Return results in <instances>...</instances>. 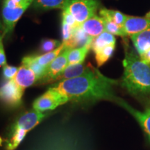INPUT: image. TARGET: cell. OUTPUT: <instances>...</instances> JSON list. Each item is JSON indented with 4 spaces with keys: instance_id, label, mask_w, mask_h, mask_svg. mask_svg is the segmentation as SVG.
<instances>
[{
    "instance_id": "6",
    "label": "cell",
    "mask_w": 150,
    "mask_h": 150,
    "mask_svg": "<svg viewBox=\"0 0 150 150\" xmlns=\"http://www.w3.org/2000/svg\"><path fill=\"white\" fill-rule=\"evenodd\" d=\"M70 49H65L47 67L45 74L36 83L44 84L56 81L63 70L67 66V56Z\"/></svg>"
},
{
    "instance_id": "1",
    "label": "cell",
    "mask_w": 150,
    "mask_h": 150,
    "mask_svg": "<svg viewBox=\"0 0 150 150\" xmlns=\"http://www.w3.org/2000/svg\"><path fill=\"white\" fill-rule=\"evenodd\" d=\"M117 83V80L106 77L92 66L82 76L61 81L51 88L67 97L69 102L89 104L108 100L116 102L118 97L114 93L113 87Z\"/></svg>"
},
{
    "instance_id": "33",
    "label": "cell",
    "mask_w": 150,
    "mask_h": 150,
    "mask_svg": "<svg viewBox=\"0 0 150 150\" xmlns=\"http://www.w3.org/2000/svg\"><path fill=\"white\" fill-rule=\"evenodd\" d=\"M6 141V140L3 139V138L0 136V146H2L4 142H5Z\"/></svg>"
},
{
    "instance_id": "36",
    "label": "cell",
    "mask_w": 150,
    "mask_h": 150,
    "mask_svg": "<svg viewBox=\"0 0 150 150\" xmlns=\"http://www.w3.org/2000/svg\"><path fill=\"white\" fill-rule=\"evenodd\" d=\"M1 23H0V29H1ZM1 35H0V37H1Z\"/></svg>"
},
{
    "instance_id": "13",
    "label": "cell",
    "mask_w": 150,
    "mask_h": 150,
    "mask_svg": "<svg viewBox=\"0 0 150 150\" xmlns=\"http://www.w3.org/2000/svg\"><path fill=\"white\" fill-rule=\"evenodd\" d=\"M81 27L83 31L93 38H95L105 31L104 20L101 16L92 17L83 24Z\"/></svg>"
},
{
    "instance_id": "30",
    "label": "cell",
    "mask_w": 150,
    "mask_h": 150,
    "mask_svg": "<svg viewBox=\"0 0 150 150\" xmlns=\"http://www.w3.org/2000/svg\"><path fill=\"white\" fill-rule=\"evenodd\" d=\"M139 56L140 59L144 62H145L146 63H148V64H150V49Z\"/></svg>"
},
{
    "instance_id": "4",
    "label": "cell",
    "mask_w": 150,
    "mask_h": 150,
    "mask_svg": "<svg viewBox=\"0 0 150 150\" xmlns=\"http://www.w3.org/2000/svg\"><path fill=\"white\" fill-rule=\"evenodd\" d=\"M24 91L13 79L6 80L0 86V102L10 108L20 107L22 103Z\"/></svg>"
},
{
    "instance_id": "3",
    "label": "cell",
    "mask_w": 150,
    "mask_h": 150,
    "mask_svg": "<svg viewBox=\"0 0 150 150\" xmlns=\"http://www.w3.org/2000/svg\"><path fill=\"white\" fill-rule=\"evenodd\" d=\"M100 3L98 0H71L66 9L81 25L92 17L96 16Z\"/></svg>"
},
{
    "instance_id": "18",
    "label": "cell",
    "mask_w": 150,
    "mask_h": 150,
    "mask_svg": "<svg viewBox=\"0 0 150 150\" xmlns=\"http://www.w3.org/2000/svg\"><path fill=\"white\" fill-rule=\"evenodd\" d=\"M115 44L116 38L115 35L106 31H104L93 39L91 43V50L93 52H95L110 45Z\"/></svg>"
},
{
    "instance_id": "9",
    "label": "cell",
    "mask_w": 150,
    "mask_h": 150,
    "mask_svg": "<svg viewBox=\"0 0 150 150\" xmlns=\"http://www.w3.org/2000/svg\"><path fill=\"white\" fill-rule=\"evenodd\" d=\"M115 103L125 108L129 113L134 116L135 119L139 123L142 129H143V131H145L150 141V108L146 110L145 112H141L132 108L130 105L119 97Z\"/></svg>"
},
{
    "instance_id": "15",
    "label": "cell",
    "mask_w": 150,
    "mask_h": 150,
    "mask_svg": "<svg viewBox=\"0 0 150 150\" xmlns=\"http://www.w3.org/2000/svg\"><path fill=\"white\" fill-rule=\"evenodd\" d=\"M71 0H32L31 6L35 10L49 11L61 9L63 11L68 6Z\"/></svg>"
},
{
    "instance_id": "32",
    "label": "cell",
    "mask_w": 150,
    "mask_h": 150,
    "mask_svg": "<svg viewBox=\"0 0 150 150\" xmlns=\"http://www.w3.org/2000/svg\"><path fill=\"white\" fill-rule=\"evenodd\" d=\"M13 1L19 6H26V5H28V4L31 5V3L26 2L24 0H13Z\"/></svg>"
},
{
    "instance_id": "10",
    "label": "cell",
    "mask_w": 150,
    "mask_h": 150,
    "mask_svg": "<svg viewBox=\"0 0 150 150\" xmlns=\"http://www.w3.org/2000/svg\"><path fill=\"white\" fill-rule=\"evenodd\" d=\"M150 28V18L147 17H135L127 16L123 25V29L127 35H131L139 33Z\"/></svg>"
},
{
    "instance_id": "11",
    "label": "cell",
    "mask_w": 150,
    "mask_h": 150,
    "mask_svg": "<svg viewBox=\"0 0 150 150\" xmlns=\"http://www.w3.org/2000/svg\"><path fill=\"white\" fill-rule=\"evenodd\" d=\"M93 39L83 31L81 25H78L74 28L73 34L70 40L62 43L64 44L65 48L71 50V49L81 47L88 45H91Z\"/></svg>"
},
{
    "instance_id": "12",
    "label": "cell",
    "mask_w": 150,
    "mask_h": 150,
    "mask_svg": "<svg viewBox=\"0 0 150 150\" xmlns=\"http://www.w3.org/2000/svg\"><path fill=\"white\" fill-rule=\"evenodd\" d=\"M13 80L17 85L20 86L21 88L25 90L27 88L36 83L37 77L32 70L26 65H22L20 67H18V72L15 76Z\"/></svg>"
},
{
    "instance_id": "27",
    "label": "cell",
    "mask_w": 150,
    "mask_h": 150,
    "mask_svg": "<svg viewBox=\"0 0 150 150\" xmlns=\"http://www.w3.org/2000/svg\"><path fill=\"white\" fill-rule=\"evenodd\" d=\"M61 29H62V39H63V42H67L72 37L73 34V31H74V28L71 27L70 25L65 23V22L62 21L61 24Z\"/></svg>"
},
{
    "instance_id": "22",
    "label": "cell",
    "mask_w": 150,
    "mask_h": 150,
    "mask_svg": "<svg viewBox=\"0 0 150 150\" xmlns=\"http://www.w3.org/2000/svg\"><path fill=\"white\" fill-rule=\"evenodd\" d=\"M115 50V45H110L101 49L98 51L94 52L97 66L101 67L102 65L105 64L112 56Z\"/></svg>"
},
{
    "instance_id": "23",
    "label": "cell",
    "mask_w": 150,
    "mask_h": 150,
    "mask_svg": "<svg viewBox=\"0 0 150 150\" xmlns=\"http://www.w3.org/2000/svg\"><path fill=\"white\" fill-rule=\"evenodd\" d=\"M22 64L26 65L33 71V72L36 75L37 82L39 81L45 74L47 67L42 66V65L38 64L33 59L32 56H28L24 57L22 59Z\"/></svg>"
},
{
    "instance_id": "19",
    "label": "cell",
    "mask_w": 150,
    "mask_h": 150,
    "mask_svg": "<svg viewBox=\"0 0 150 150\" xmlns=\"http://www.w3.org/2000/svg\"><path fill=\"white\" fill-rule=\"evenodd\" d=\"M66 48H65L64 44L61 43V45L59 47H57L53 51L43 54L40 56H32L33 59L38 64L44 67H47V65L50 64Z\"/></svg>"
},
{
    "instance_id": "5",
    "label": "cell",
    "mask_w": 150,
    "mask_h": 150,
    "mask_svg": "<svg viewBox=\"0 0 150 150\" xmlns=\"http://www.w3.org/2000/svg\"><path fill=\"white\" fill-rule=\"evenodd\" d=\"M68 102L67 97L50 87L45 93L35 99L33 103V108L40 112L52 110Z\"/></svg>"
},
{
    "instance_id": "8",
    "label": "cell",
    "mask_w": 150,
    "mask_h": 150,
    "mask_svg": "<svg viewBox=\"0 0 150 150\" xmlns=\"http://www.w3.org/2000/svg\"><path fill=\"white\" fill-rule=\"evenodd\" d=\"M31 5L28 4L24 6H18L16 8H9L3 5L2 20L4 22V33L5 34L10 33L16 27L17 22L21 18L24 13Z\"/></svg>"
},
{
    "instance_id": "34",
    "label": "cell",
    "mask_w": 150,
    "mask_h": 150,
    "mask_svg": "<svg viewBox=\"0 0 150 150\" xmlns=\"http://www.w3.org/2000/svg\"><path fill=\"white\" fill-rule=\"evenodd\" d=\"M145 17H147V18H150V11L149 13H147L146 14Z\"/></svg>"
},
{
    "instance_id": "7",
    "label": "cell",
    "mask_w": 150,
    "mask_h": 150,
    "mask_svg": "<svg viewBox=\"0 0 150 150\" xmlns=\"http://www.w3.org/2000/svg\"><path fill=\"white\" fill-rule=\"evenodd\" d=\"M46 116H47V114H44L33 108V110L26 111L12 125L10 132L18 129H24L28 132L36 127Z\"/></svg>"
},
{
    "instance_id": "35",
    "label": "cell",
    "mask_w": 150,
    "mask_h": 150,
    "mask_svg": "<svg viewBox=\"0 0 150 150\" xmlns=\"http://www.w3.org/2000/svg\"><path fill=\"white\" fill-rule=\"evenodd\" d=\"M24 1H25L26 2H27V3H31V2H32V0H24Z\"/></svg>"
},
{
    "instance_id": "26",
    "label": "cell",
    "mask_w": 150,
    "mask_h": 150,
    "mask_svg": "<svg viewBox=\"0 0 150 150\" xmlns=\"http://www.w3.org/2000/svg\"><path fill=\"white\" fill-rule=\"evenodd\" d=\"M18 67L12 66V65H5L3 66L2 76L5 80L13 79L17 72H18Z\"/></svg>"
},
{
    "instance_id": "14",
    "label": "cell",
    "mask_w": 150,
    "mask_h": 150,
    "mask_svg": "<svg viewBox=\"0 0 150 150\" xmlns=\"http://www.w3.org/2000/svg\"><path fill=\"white\" fill-rule=\"evenodd\" d=\"M93 65L91 64H84V63L78 64L69 65L63 70L56 81H63L76 78L82 76L88 71Z\"/></svg>"
},
{
    "instance_id": "21",
    "label": "cell",
    "mask_w": 150,
    "mask_h": 150,
    "mask_svg": "<svg viewBox=\"0 0 150 150\" xmlns=\"http://www.w3.org/2000/svg\"><path fill=\"white\" fill-rule=\"evenodd\" d=\"M27 131L24 129H16L11 131L9 135L11 138L8 140H6V150H15L18 147V146L21 143L22 140L27 134Z\"/></svg>"
},
{
    "instance_id": "2",
    "label": "cell",
    "mask_w": 150,
    "mask_h": 150,
    "mask_svg": "<svg viewBox=\"0 0 150 150\" xmlns=\"http://www.w3.org/2000/svg\"><path fill=\"white\" fill-rule=\"evenodd\" d=\"M125 51L121 86L132 96H147L150 94V64L142 61L136 50L127 43H125Z\"/></svg>"
},
{
    "instance_id": "20",
    "label": "cell",
    "mask_w": 150,
    "mask_h": 150,
    "mask_svg": "<svg viewBox=\"0 0 150 150\" xmlns=\"http://www.w3.org/2000/svg\"><path fill=\"white\" fill-rule=\"evenodd\" d=\"M99 15L105 20L115 22L119 26L123 27L127 16L120 11L111 10L106 8H102L99 10Z\"/></svg>"
},
{
    "instance_id": "29",
    "label": "cell",
    "mask_w": 150,
    "mask_h": 150,
    "mask_svg": "<svg viewBox=\"0 0 150 150\" xmlns=\"http://www.w3.org/2000/svg\"><path fill=\"white\" fill-rule=\"evenodd\" d=\"M5 35L6 34L3 31V33L1 34V37H0V67H3L5 65H6V58L4 49L2 42L3 38Z\"/></svg>"
},
{
    "instance_id": "17",
    "label": "cell",
    "mask_w": 150,
    "mask_h": 150,
    "mask_svg": "<svg viewBox=\"0 0 150 150\" xmlns=\"http://www.w3.org/2000/svg\"><path fill=\"white\" fill-rule=\"evenodd\" d=\"M91 50V45H88L81 47L71 49L69 50L67 56V65L83 63Z\"/></svg>"
},
{
    "instance_id": "16",
    "label": "cell",
    "mask_w": 150,
    "mask_h": 150,
    "mask_svg": "<svg viewBox=\"0 0 150 150\" xmlns=\"http://www.w3.org/2000/svg\"><path fill=\"white\" fill-rule=\"evenodd\" d=\"M138 54L140 55L150 49V28L130 36Z\"/></svg>"
},
{
    "instance_id": "28",
    "label": "cell",
    "mask_w": 150,
    "mask_h": 150,
    "mask_svg": "<svg viewBox=\"0 0 150 150\" xmlns=\"http://www.w3.org/2000/svg\"><path fill=\"white\" fill-rule=\"evenodd\" d=\"M62 21L65 22V23L70 25L73 28L76 27L78 26V24L76 23V21L75 20L74 17L67 10L63 11V13H62Z\"/></svg>"
},
{
    "instance_id": "24",
    "label": "cell",
    "mask_w": 150,
    "mask_h": 150,
    "mask_svg": "<svg viewBox=\"0 0 150 150\" xmlns=\"http://www.w3.org/2000/svg\"><path fill=\"white\" fill-rule=\"evenodd\" d=\"M104 20V26H105V31L108 32L114 35H118V36L125 37L127 36L126 33L125 32V30L123 27L119 26L115 22L110 21V20Z\"/></svg>"
},
{
    "instance_id": "31",
    "label": "cell",
    "mask_w": 150,
    "mask_h": 150,
    "mask_svg": "<svg viewBox=\"0 0 150 150\" xmlns=\"http://www.w3.org/2000/svg\"><path fill=\"white\" fill-rule=\"evenodd\" d=\"M9 8H16L19 6L13 0H4V4Z\"/></svg>"
},
{
    "instance_id": "25",
    "label": "cell",
    "mask_w": 150,
    "mask_h": 150,
    "mask_svg": "<svg viewBox=\"0 0 150 150\" xmlns=\"http://www.w3.org/2000/svg\"><path fill=\"white\" fill-rule=\"evenodd\" d=\"M61 45V43L59 40H54V39H43L41 41L40 50L42 53L45 54L56 50Z\"/></svg>"
}]
</instances>
